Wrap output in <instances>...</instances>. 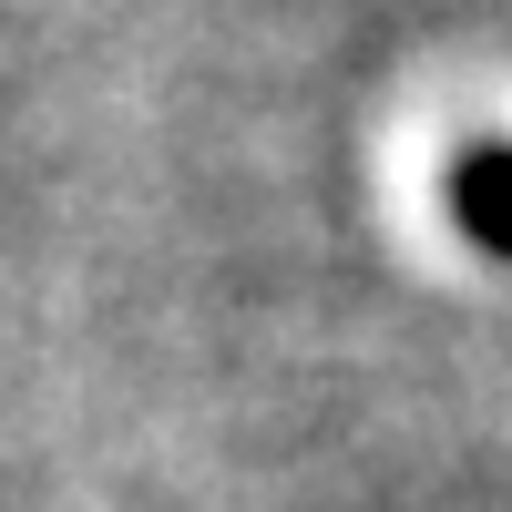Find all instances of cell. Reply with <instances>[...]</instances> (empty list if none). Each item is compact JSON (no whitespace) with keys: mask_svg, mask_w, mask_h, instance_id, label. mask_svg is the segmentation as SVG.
I'll list each match as a JSON object with an SVG mask.
<instances>
[{"mask_svg":"<svg viewBox=\"0 0 512 512\" xmlns=\"http://www.w3.org/2000/svg\"><path fill=\"white\" fill-rule=\"evenodd\" d=\"M451 226L512 267V144H482V154L451 164Z\"/></svg>","mask_w":512,"mask_h":512,"instance_id":"obj_1","label":"cell"}]
</instances>
